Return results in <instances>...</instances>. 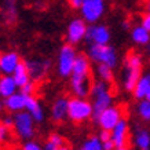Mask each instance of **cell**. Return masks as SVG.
<instances>
[{"mask_svg":"<svg viewBox=\"0 0 150 150\" xmlns=\"http://www.w3.org/2000/svg\"><path fill=\"white\" fill-rule=\"evenodd\" d=\"M91 96H92V118L96 120L102 112L106 108L112 106L113 103V95L110 92L109 83L103 81H95L91 86Z\"/></svg>","mask_w":150,"mask_h":150,"instance_id":"1","label":"cell"},{"mask_svg":"<svg viewBox=\"0 0 150 150\" xmlns=\"http://www.w3.org/2000/svg\"><path fill=\"white\" fill-rule=\"evenodd\" d=\"M143 62L138 52H129L124 59V88L132 92L142 76Z\"/></svg>","mask_w":150,"mask_h":150,"instance_id":"2","label":"cell"},{"mask_svg":"<svg viewBox=\"0 0 150 150\" xmlns=\"http://www.w3.org/2000/svg\"><path fill=\"white\" fill-rule=\"evenodd\" d=\"M88 58L96 64L109 65L110 68H116L118 62L117 52L109 44H90Z\"/></svg>","mask_w":150,"mask_h":150,"instance_id":"3","label":"cell"},{"mask_svg":"<svg viewBox=\"0 0 150 150\" xmlns=\"http://www.w3.org/2000/svg\"><path fill=\"white\" fill-rule=\"evenodd\" d=\"M92 117V102H88L86 98L74 96L69 99L68 118H70L73 123H83Z\"/></svg>","mask_w":150,"mask_h":150,"instance_id":"4","label":"cell"},{"mask_svg":"<svg viewBox=\"0 0 150 150\" xmlns=\"http://www.w3.org/2000/svg\"><path fill=\"white\" fill-rule=\"evenodd\" d=\"M35 118L28 110L14 113V129L21 139L28 141L35 137Z\"/></svg>","mask_w":150,"mask_h":150,"instance_id":"5","label":"cell"},{"mask_svg":"<svg viewBox=\"0 0 150 150\" xmlns=\"http://www.w3.org/2000/svg\"><path fill=\"white\" fill-rule=\"evenodd\" d=\"M77 52L76 48L73 47V44H65L58 55V64H57V69H58V74L61 77H69L73 72V65L76 61Z\"/></svg>","mask_w":150,"mask_h":150,"instance_id":"6","label":"cell"},{"mask_svg":"<svg viewBox=\"0 0 150 150\" xmlns=\"http://www.w3.org/2000/svg\"><path fill=\"white\" fill-rule=\"evenodd\" d=\"M80 11L86 22L96 23L105 13V0H83Z\"/></svg>","mask_w":150,"mask_h":150,"instance_id":"7","label":"cell"},{"mask_svg":"<svg viewBox=\"0 0 150 150\" xmlns=\"http://www.w3.org/2000/svg\"><path fill=\"white\" fill-rule=\"evenodd\" d=\"M121 118H123V110H121V108H118V106H109V108H106L98 116V118H96L95 121L98 123V125L102 129L112 131Z\"/></svg>","mask_w":150,"mask_h":150,"instance_id":"8","label":"cell"},{"mask_svg":"<svg viewBox=\"0 0 150 150\" xmlns=\"http://www.w3.org/2000/svg\"><path fill=\"white\" fill-rule=\"evenodd\" d=\"M84 39L90 44H109L110 30L105 25L91 23V26H87V32Z\"/></svg>","mask_w":150,"mask_h":150,"instance_id":"9","label":"cell"},{"mask_svg":"<svg viewBox=\"0 0 150 150\" xmlns=\"http://www.w3.org/2000/svg\"><path fill=\"white\" fill-rule=\"evenodd\" d=\"M110 132H112V141L114 143V149H118V150L128 149L129 129H128V123L125 118H121Z\"/></svg>","mask_w":150,"mask_h":150,"instance_id":"10","label":"cell"},{"mask_svg":"<svg viewBox=\"0 0 150 150\" xmlns=\"http://www.w3.org/2000/svg\"><path fill=\"white\" fill-rule=\"evenodd\" d=\"M87 32V22L81 18L73 19L68 25V32H66V40L69 44H79L80 41L86 37Z\"/></svg>","mask_w":150,"mask_h":150,"instance_id":"11","label":"cell"},{"mask_svg":"<svg viewBox=\"0 0 150 150\" xmlns=\"http://www.w3.org/2000/svg\"><path fill=\"white\" fill-rule=\"evenodd\" d=\"M91 76H74L70 74V88L74 96L87 98L91 92Z\"/></svg>","mask_w":150,"mask_h":150,"instance_id":"12","label":"cell"},{"mask_svg":"<svg viewBox=\"0 0 150 150\" xmlns=\"http://www.w3.org/2000/svg\"><path fill=\"white\" fill-rule=\"evenodd\" d=\"M28 68V72H29V76L30 79H33L35 81L36 80H40L44 73L51 68V61L48 59H44V61H37V59H28L25 61Z\"/></svg>","mask_w":150,"mask_h":150,"instance_id":"13","label":"cell"},{"mask_svg":"<svg viewBox=\"0 0 150 150\" xmlns=\"http://www.w3.org/2000/svg\"><path fill=\"white\" fill-rule=\"evenodd\" d=\"M21 62V58L17 52H4L0 54V72L3 74H13L17 65Z\"/></svg>","mask_w":150,"mask_h":150,"instance_id":"14","label":"cell"},{"mask_svg":"<svg viewBox=\"0 0 150 150\" xmlns=\"http://www.w3.org/2000/svg\"><path fill=\"white\" fill-rule=\"evenodd\" d=\"M25 102H26V95L23 92H14L13 95L4 98V108L10 113H17L21 110H25Z\"/></svg>","mask_w":150,"mask_h":150,"instance_id":"15","label":"cell"},{"mask_svg":"<svg viewBox=\"0 0 150 150\" xmlns=\"http://www.w3.org/2000/svg\"><path fill=\"white\" fill-rule=\"evenodd\" d=\"M68 109H69V99L68 98H58L52 103L51 108V117L57 123H62L68 117Z\"/></svg>","mask_w":150,"mask_h":150,"instance_id":"16","label":"cell"},{"mask_svg":"<svg viewBox=\"0 0 150 150\" xmlns=\"http://www.w3.org/2000/svg\"><path fill=\"white\" fill-rule=\"evenodd\" d=\"M72 74L74 76H91V64L90 58L84 54H77L74 65H73Z\"/></svg>","mask_w":150,"mask_h":150,"instance_id":"17","label":"cell"},{"mask_svg":"<svg viewBox=\"0 0 150 150\" xmlns=\"http://www.w3.org/2000/svg\"><path fill=\"white\" fill-rule=\"evenodd\" d=\"M25 110H28L32 114V117L35 118L36 123H41L44 120V112L41 109L39 100L33 95H26V102H25Z\"/></svg>","mask_w":150,"mask_h":150,"instance_id":"18","label":"cell"},{"mask_svg":"<svg viewBox=\"0 0 150 150\" xmlns=\"http://www.w3.org/2000/svg\"><path fill=\"white\" fill-rule=\"evenodd\" d=\"M18 88L19 87L17 86L13 74H4L3 77H0V94L3 98L13 95L14 92L18 91Z\"/></svg>","mask_w":150,"mask_h":150,"instance_id":"19","label":"cell"},{"mask_svg":"<svg viewBox=\"0 0 150 150\" xmlns=\"http://www.w3.org/2000/svg\"><path fill=\"white\" fill-rule=\"evenodd\" d=\"M131 39L138 46H147L150 43V32L145 26H134L131 30Z\"/></svg>","mask_w":150,"mask_h":150,"instance_id":"20","label":"cell"},{"mask_svg":"<svg viewBox=\"0 0 150 150\" xmlns=\"http://www.w3.org/2000/svg\"><path fill=\"white\" fill-rule=\"evenodd\" d=\"M150 88V73L149 74H143V76H141V79L138 80L137 86H135V88H134V91H132V94H134V98L135 99H143L146 96V94H147V91H149Z\"/></svg>","mask_w":150,"mask_h":150,"instance_id":"21","label":"cell"},{"mask_svg":"<svg viewBox=\"0 0 150 150\" xmlns=\"http://www.w3.org/2000/svg\"><path fill=\"white\" fill-rule=\"evenodd\" d=\"M134 142L135 146L141 150L150 149V131L146 128H138L134 135Z\"/></svg>","mask_w":150,"mask_h":150,"instance_id":"22","label":"cell"},{"mask_svg":"<svg viewBox=\"0 0 150 150\" xmlns=\"http://www.w3.org/2000/svg\"><path fill=\"white\" fill-rule=\"evenodd\" d=\"M13 77L19 88H21L23 84H26L28 81H30V76H29V72H28V68H26V64H25V62L21 61V62L17 65L15 70L13 72Z\"/></svg>","mask_w":150,"mask_h":150,"instance_id":"23","label":"cell"},{"mask_svg":"<svg viewBox=\"0 0 150 150\" xmlns=\"http://www.w3.org/2000/svg\"><path fill=\"white\" fill-rule=\"evenodd\" d=\"M66 145L65 139L59 134H51L48 141L46 142L44 145V149L46 150H59V149H64V146Z\"/></svg>","mask_w":150,"mask_h":150,"instance_id":"24","label":"cell"},{"mask_svg":"<svg viewBox=\"0 0 150 150\" xmlns=\"http://www.w3.org/2000/svg\"><path fill=\"white\" fill-rule=\"evenodd\" d=\"M96 74L100 80H103L106 83L113 81V68H110L109 65L105 64H98L96 66Z\"/></svg>","mask_w":150,"mask_h":150,"instance_id":"25","label":"cell"},{"mask_svg":"<svg viewBox=\"0 0 150 150\" xmlns=\"http://www.w3.org/2000/svg\"><path fill=\"white\" fill-rule=\"evenodd\" d=\"M137 112H138V116L143 120V121H150V100L147 99H141V102L138 103V108H137Z\"/></svg>","mask_w":150,"mask_h":150,"instance_id":"26","label":"cell"},{"mask_svg":"<svg viewBox=\"0 0 150 150\" xmlns=\"http://www.w3.org/2000/svg\"><path fill=\"white\" fill-rule=\"evenodd\" d=\"M83 150H103V145L99 137H91L88 138L81 146Z\"/></svg>","mask_w":150,"mask_h":150,"instance_id":"27","label":"cell"},{"mask_svg":"<svg viewBox=\"0 0 150 150\" xmlns=\"http://www.w3.org/2000/svg\"><path fill=\"white\" fill-rule=\"evenodd\" d=\"M10 139V128L6 127L4 124H0V145L7 143Z\"/></svg>","mask_w":150,"mask_h":150,"instance_id":"28","label":"cell"},{"mask_svg":"<svg viewBox=\"0 0 150 150\" xmlns=\"http://www.w3.org/2000/svg\"><path fill=\"white\" fill-rule=\"evenodd\" d=\"M36 90V87L33 84V81H28L26 84H23L21 87V92H23L25 95H33V92Z\"/></svg>","mask_w":150,"mask_h":150,"instance_id":"29","label":"cell"},{"mask_svg":"<svg viewBox=\"0 0 150 150\" xmlns=\"http://www.w3.org/2000/svg\"><path fill=\"white\" fill-rule=\"evenodd\" d=\"M23 150H41V146L37 142H33L32 139H28V142H25L22 146Z\"/></svg>","mask_w":150,"mask_h":150,"instance_id":"30","label":"cell"},{"mask_svg":"<svg viewBox=\"0 0 150 150\" xmlns=\"http://www.w3.org/2000/svg\"><path fill=\"white\" fill-rule=\"evenodd\" d=\"M142 26H145L147 30L150 32V13H146L143 17H142Z\"/></svg>","mask_w":150,"mask_h":150,"instance_id":"31","label":"cell"},{"mask_svg":"<svg viewBox=\"0 0 150 150\" xmlns=\"http://www.w3.org/2000/svg\"><path fill=\"white\" fill-rule=\"evenodd\" d=\"M99 138L100 141L105 142V141H109V139H112V132L108 131V129H102L99 134Z\"/></svg>","mask_w":150,"mask_h":150,"instance_id":"32","label":"cell"},{"mask_svg":"<svg viewBox=\"0 0 150 150\" xmlns=\"http://www.w3.org/2000/svg\"><path fill=\"white\" fill-rule=\"evenodd\" d=\"M69 4H70V7L74 10H80V7H81L83 4V0H68Z\"/></svg>","mask_w":150,"mask_h":150,"instance_id":"33","label":"cell"},{"mask_svg":"<svg viewBox=\"0 0 150 150\" xmlns=\"http://www.w3.org/2000/svg\"><path fill=\"white\" fill-rule=\"evenodd\" d=\"M3 124L8 128H14V117H10V116L4 117L3 118Z\"/></svg>","mask_w":150,"mask_h":150,"instance_id":"34","label":"cell"},{"mask_svg":"<svg viewBox=\"0 0 150 150\" xmlns=\"http://www.w3.org/2000/svg\"><path fill=\"white\" fill-rule=\"evenodd\" d=\"M102 145H103V150H113L114 149V143H113V141H112V139L102 142Z\"/></svg>","mask_w":150,"mask_h":150,"instance_id":"35","label":"cell"},{"mask_svg":"<svg viewBox=\"0 0 150 150\" xmlns=\"http://www.w3.org/2000/svg\"><path fill=\"white\" fill-rule=\"evenodd\" d=\"M146 10H147V13H150V0H147V3H146Z\"/></svg>","mask_w":150,"mask_h":150,"instance_id":"36","label":"cell"},{"mask_svg":"<svg viewBox=\"0 0 150 150\" xmlns=\"http://www.w3.org/2000/svg\"><path fill=\"white\" fill-rule=\"evenodd\" d=\"M145 99L150 100V88H149V91H147V94H146V96H145Z\"/></svg>","mask_w":150,"mask_h":150,"instance_id":"37","label":"cell"},{"mask_svg":"<svg viewBox=\"0 0 150 150\" xmlns=\"http://www.w3.org/2000/svg\"><path fill=\"white\" fill-rule=\"evenodd\" d=\"M0 98H1V94H0ZM3 108H4V103H1V100H0V112H1Z\"/></svg>","mask_w":150,"mask_h":150,"instance_id":"38","label":"cell"}]
</instances>
